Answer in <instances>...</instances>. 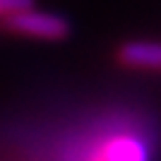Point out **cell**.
<instances>
[{"instance_id":"1","label":"cell","mask_w":161,"mask_h":161,"mask_svg":"<svg viewBox=\"0 0 161 161\" xmlns=\"http://www.w3.org/2000/svg\"><path fill=\"white\" fill-rule=\"evenodd\" d=\"M72 161H149V147L128 130H106L82 142Z\"/></svg>"},{"instance_id":"2","label":"cell","mask_w":161,"mask_h":161,"mask_svg":"<svg viewBox=\"0 0 161 161\" xmlns=\"http://www.w3.org/2000/svg\"><path fill=\"white\" fill-rule=\"evenodd\" d=\"M5 29L27 39H39V41H63L70 34V24L65 17L55 12H43L34 10V5L19 7L5 17Z\"/></svg>"},{"instance_id":"3","label":"cell","mask_w":161,"mask_h":161,"mask_svg":"<svg viewBox=\"0 0 161 161\" xmlns=\"http://www.w3.org/2000/svg\"><path fill=\"white\" fill-rule=\"evenodd\" d=\"M118 60L132 70H161L159 41H125L118 48Z\"/></svg>"},{"instance_id":"4","label":"cell","mask_w":161,"mask_h":161,"mask_svg":"<svg viewBox=\"0 0 161 161\" xmlns=\"http://www.w3.org/2000/svg\"><path fill=\"white\" fill-rule=\"evenodd\" d=\"M31 5V0H0V19H5L10 12L19 10V7Z\"/></svg>"}]
</instances>
